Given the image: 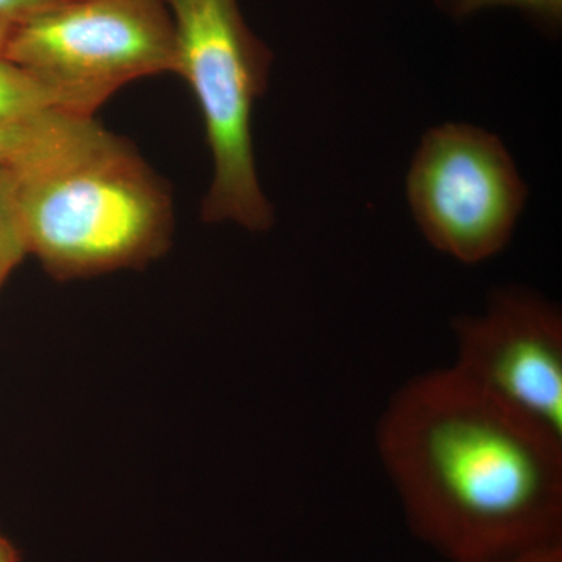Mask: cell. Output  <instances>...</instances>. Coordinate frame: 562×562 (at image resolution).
Returning <instances> with one entry per match:
<instances>
[{"mask_svg": "<svg viewBox=\"0 0 562 562\" xmlns=\"http://www.w3.org/2000/svg\"><path fill=\"white\" fill-rule=\"evenodd\" d=\"M375 442L409 530L447 561L562 541V439L452 366L398 387Z\"/></svg>", "mask_w": 562, "mask_h": 562, "instance_id": "cell-1", "label": "cell"}, {"mask_svg": "<svg viewBox=\"0 0 562 562\" xmlns=\"http://www.w3.org/2000/svg\"><path fill=\"white\" fill-rule=\"evenodd\" d=\"M14 177L27 254L55 279L139 268L168 250V187L127 140L92 117Z\"/></svg>", "mask_w": 562, "mask_h": 562, "instance_id": "cell-2", "label": "cell"}, {"mask_svg": "<svg viewBox=\"0 0 562 562\" xmlns=\"http://www.w3.org/2000/svg\"><path fill=\"white\" fill-rule=\"evenodd\" d=\"M166 2L176 27V74L198 99L213 155L202 217L268 231L273 211L255 166L251 113L268 88L271 50L244 21L238 0Z\"/></svg>", "mask_w": 562, "mask_h": 562, "instance_id": "cell-3", "label": "cell"}, {"mask_svg": "<svg viewBox=\"0 0 562 562\" xmlns=\"http://www.w3.org/2000/svg\"><path fill=\"white\" fill-rule=\"evenodd\" d=\"M2 57L63 113L92 117L124 85L177 72L176 27L166 0H52L11 33Z\"/></svg>", "mask_w": 562, "mask_h": 562, "instance_id": "cell-4", "label": "cell"}, {"mask_svg": "<svg viewBox=\"0 0 562 562\" xmlns=\"http://www.w3.org/2000/svg\"><path fill=\"white\" fill-rule=\"evenodd\" d=\"M406 194L417 227L436 250L479 265L512 239L527 187L497 136L443 124L422 138Z\"/></svg>", "mask_w": 562, "mask_h": 562, "instance_id": "cell-5", "label": "cell"}, {"mask_svg": "<svg viewBox=\"0 0 562 562\" xmlns=\"http://www.w3.org/2000/svg\"><path fill=\"white\" fill-rule=\"evenodd\" d=\"M457 369L491 398L562 439V316L535 292L495 291L453 322Z\"/></svg>", "mask_w": 562, "mask_h": 562, "instance_id": "cell-6", "label": "cell"}, {"mask_svg": "<svg viewBox=\"0 0 562 562\" xmlns=\"http://www.w3.org/2000/svg\"><path fill=\"white\" fill-rule=\"evenodd\" d=\"M88 117L50 111L24 122H0V165L14 171L43 161L60 149Z\"/></svg>", "mask_w": 562, "mask_h": 562, "instance_id": "cell-7", "label": "cell"}, {"mask_svg": "<svg viewBox=\"0 0 562 562\" xmlns=\"http://www.w3.org/2000/svg\"><path fill=\"white\" fill-rule=\"evenodd\" d=\"M60 111L54 98L32 74L0 57V122L32 121Z\"/></svg>", "mask_w": 562, "mask_h": 562, "instance_id": "cell-8", "label": "cell"}, {"mask_svg": "<svg viewBox=\"0 0 562 562\" xmlns=\"http://www.w3.org/2000/svg\"><path fill=\"white\" fill-rule=\"evenodd\" d=\"M27 255L16 201V177L0 165V290Z\"/></svg>", "mask_w": 562, "mask_h": 562, "instance_id": "cell-9", "label": "cell"}, {"mask_svg": "<svg viewBox=\"0 0 562 562\" xmlns=\"http://www.w3.org/2000/svg\"><path fill=\"white\" fill-rule=\"evenodd\" d=\"M454 20L472 16L491 7H514L547 33H557L562 22V0H435Z\"/></svg>", "mask_w": 562, "mask_h": 562, "instance_id": "cell-10", "label": "cell"}, {"mask_svg": "<svg viewBox=\"0 0 562 562\" xmlns=\"http://www.w3.org/2000/svg\"><path fill=\"white\" fill-rule=\"evenodd\" d=\"M50 2L52 0H0V57L11 33Z\"/></svg>", "mask_w": 562, "mask_h": 562, "instance_id": "cell-11", "label": "cell"}, {"mask_svg": "<svg viewBox=\"0 0 562 562\" xmlns=\"http://www.w3.org/2000/svg\"><path fill=\"white\" fill-rule=\"evenodd\" d=\"M475 562H562V541Z\"/></svg>", "mask_w": 562, "mask_h": 562, "instance_id": "cell-12", "label": "cell"}, {"mask_svg": "<svg viewBox=\"0 0 562 562\" xmlns=\"http://www.w3.org/2000/svg\"><path fill=\"white\" fill-rule=\"evenodd\" d=\"M0 562H22L16 547L0 532Z\"/></svg>", "mask_w": 562, "mask_h": 562, "instance_id": "cell-13", "label": "cell"}]
</instances>
